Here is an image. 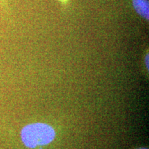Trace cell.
I'll return each instance as SVG.
<instances>
[{"label":"cell","mask_w":149,"mask_h":149,"mask_svg":"<svg viewBox=\"0 0 149 149\" xmlns=\"http://www.w3.org/2000/svg\"><path fill=\"white\" fill-rule=\"evenodd\" d=\"M55 130L44 123L27 125L22 129L21 133L22 141L29 148L48 144L55 139Z\"/></svg>","instance_id":"6da1fadb"},{"label":"cell","mask_w":149,"mask_h":149,"mask_svg":"<svg viewBox=\"0 0 149 149\" xmlns=\"http://www.w3.org/2000/svg\"><path fill=\"white\" fill-rule=\"evenodd\" d=\"M133 4L136 12L143 17L148 19L149 3L148 0H133Z\"/></svg>","instance_id":"7a4b0ae2"},{"label":"cell","mask_w":149,"mask_h":149,"mask_svg":"<svg viewBox=\"0 0 149 149\" xmlns=\"http://www.w3.org/2000/svg\"><path fill=\"white\" fill-rule=\"evenodd\" d=\"M146 64H147V68H148V55L146 57Z\"/></svg>","instance_id":"3957f363"},{"label":"cell","mask_w":149,"mask_h":149,"mask_svg":"<svg viewBox=\"0 0 149 149\" xmlns=\"http://www.w3.org/2000/svg\"><path fill=\"white\" fill-rule=\"evenodd\" d=\"M143 149H144V148H143Z\"/></svg>","instance_id":"277c9868"}]
</instances>
